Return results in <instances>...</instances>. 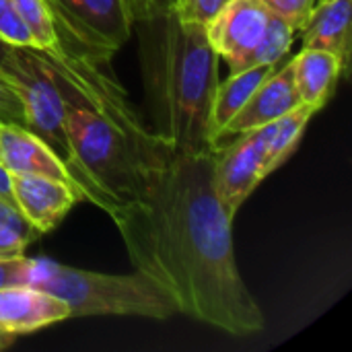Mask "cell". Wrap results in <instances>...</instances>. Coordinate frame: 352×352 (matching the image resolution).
Returning a JSON list of instances; mask_svg holds the SVG:
<instances>
[{"mask_svg": "<svg viewBox=\"0 0 352 352\" xmlns=\"http://www.w3.org/2000/svg\"><path fill=\"white\" fill-rule=\"evenodd\" d=\"M111 221L134 270L159 283L179 314L229 336L264 330V311L235 262L233 217L214 186V151H173Z\"/></svg>", "mask_w": 352, "mask_h": 352, "instance_id": "6da1fadb", "label": "cell"}, {"mask_svg": "<svg viewBox=\"0 0 352 352\" xmlns=\"http://www.w3.org/2000/svg\"><path fill=\"white\" fill-rule=\"evenodd\" d=\"M148 130L175 153L214 151L210 109L219 85V56L206 27L177 8L134 23Z\"/></svg>", "mask_w": 352, "mask_h": 352, "instance_id": "7a4b0ae2", "label": "cell"}, {"mask_svg": "<svg viewBox=\"0 0 352 352\" xmlns=\"http://www.w3.org/2000/svg\"><path fill=\"white\" fill-rule=\"evenodd\" d=\"M29 287L62 299L68 305L70 320L134 316L163 322L179 314L171 295L138 270L132 274H99L52 260H35Z\"/></svg>", "mask_w": 352, "mask_h": 352, "instance_id": "3957f363", "label": "cell"}, {"mask_svg": "<svg viewBox=\"0 0 352 352\" xmlns=\"http://www.w3.org/2000/svg\"><path fill=\"white\" fill-rule=\"evenodd\" d=\"M64 99L66 128L80 167L118 204L130 202L146 173L165 161L146 155L120 126L93 107Z\"/></svg>", "mask_w": 352, "mask_h": 352, "instance_id": "277c9868", "label": "cell"}, {"mask_svg": "<svg viewBox=\"0 0 352 352\" xmlns=\"http://www.w3.org/2000/svg\"><path fill=\"white\" fill-rule=\"evenodd\" d=\"M21 68L14 74V82L19 85L21 97L27 109V130L39 136L70 169L82 198L109 217L120 208L80 167L76 153L72 148L68 128H66V107L60 91L56 89L54 80L47 76L31 47H19Z\"/></svg>", "mask_w": 352, "mask_h": 352, "instance_id": "5b68a950", "label": "cell"}, {"mask_svg": "<svg viewBox=\"0 0 352 352\" xmlns=\"http://www.w3.org/2000/svg\"><path fill=\"white\" fill-rule=\"evenodd\" d=\"M47 4L58 25L105 64L134 31L128 0H47Z\"/></svg>", "mask_w": 352, "mask_h": 352, "instance_id": "8992f818", "label": "cell"}, {"mask_svg": "<svg viewBox=\"0 0 352 352\" xmlns=\"http://www.w3.org/2000/svg\"><path fill=\"white\" fill-rule=\"evenodd\" d=\"M274 130V122L256 130L235 134L237 138L229 144L214 146V186L217 194L235 219L243 202L254 194V190L268 177L266 173V153Z\"/></svg>", "mask_w": 352, "mask_h": 352, "instance_id": "52a82bcc", "label": "cell"}, {"mask_svg": "<svg viewBox=\"0 0 352 352\" xmlns=\"http://www.w3.org/2000/svg\"><path fill=\"white\" fill-rule=\"evenodd\" d=\"M272 14L260 0H231L206 25V35L231 72L254 66V54L266 35Z\"/></svg>", "mask_w": 352, "mask_h": 352, "instance_id": "ba28073f", "label": "cell"}, {"mask_svg": "<svg viewBox=\"0 0 352 352\" xmlns=\"http://www.w3.org/2000/svg\"><path fill=\"white\" fill-rule=\"evenodd\" d=\"M301 103L295 76H293V62L285 60L274 72H270L258 89L252 93L248 103L235 113V118L221 130L219 140L227 136H235L248 130H256L280 120L285 113L295 109ZM217 140V144H219Z\"/></svg>", "mask_w": 352, "mask_h": 352, "instance_id": "9c48e42d", "label": "cell"}, {"mask_svg": "<svg viewBox=\"0 0 352 352\" xmlns=\"http://www.w3.org/2000/svg\"><path fill=\"white\" fill-rule=\"evenodd\" d=\"M12 192L16 208L41 235L56 229L62 219L82 202L70 186L27 173H12Z\"/></svg>", "mask_w": 352, "mask_h": 352, "instance_id": "30bf717a", "label": "cell"}, {"mask_svg": "<svg viewBox=\"0 0 352 352\" xmlns=\"http://www.w3.org/2000/svg\"><path fill=\"white\" fill-rule=\"evenodd\" d=\"M0 148H2V163L12 173H27V175H39V177L62 182L82 198L64 161L31 130L14 124H0Z\"/></svg>", "mask_w": 352, "mask_h": 352, "instance_id": "8fae6325", "label": "cell"}, {"mask_svg": "<svg viewBox=\"0 0 352 352\" xmlns=\"http://www.w3.org/2000/svg\"><path fill=\"white\" fill-rule=\"evenodd\" d=\"M64 320H70L68 305L50 293L23 285L0 289V326L16 336L31 334Z\"/></svg>", "mask_w": 352, "mask_h": 352, "instance_id": "7c38bea8", "label": "cell"}, {"mask_svg": "<svg viewBox=\"0 0 352 352\" xmlns=\"http://www.w3.org/2000/svg\"><path fill=\"white\" fill-rule=\"evenodd\" d=\"M291 62L301 103L320 111L334 95L338 78L346 74L344 62L336 54L318 47H303Z\"/></svg>", "mask_w": 352, "mask_h": 352, "instance_id": "4fadbf2b", "label": "cell"}, {"mask_svg": "<svg viewBox=\"0 0 352 352\" xmlns=\"http://www.w3.org/2000/svg\"><path fill=\"white\" fill-rule=\"evenodd\" d=\"M352 0H320L309 12L303 33V47H318L336 54L346 70L351 60Z\"/></svg>", "mask_w": 352, "mask_h": 352, "instance_id": "5bb4252c", "label": "cell"}, {"mask_svg": "<svg viewBox=\"0 0 352 352\" xmlns=\"http://www.w3.org/2000/svg\"><path fill=\"white\" fill-rule=\"evenodd\" d=\"M280 64H256V66L243 68L239 72H231L229 78L223 80V82L219 80L217 91H214V99H212V109H210V134H212V144L214 146H217L221 130L248 103V99L258 89V85L270 72H274Z\"/></svg>", "mask_w": 352, "mask_h": 352, "instance_id": "9a60e30c", "label": "cell"}, {"mask_svg": "<svg viewBox=\"0 0 352 352\" xmlns=\"http://www.w3.org/2000/svg\"><path fill=\"white\" fill-rule=\"evenodd\" d=\"M318 113L316 107L299 103L295 109L285 113L280 120L274 122V130L268 142V153H266V173L270 175L276 171L299 146L303 132L309 124V120Z\"/></svg>", "mask_w": 352, "mask_h": 352, "instance_id": "2e32d148", "label": "cell"}, {"mask_svg": "<svg viewBox=\"0 0 352 352\" xmlns=\"http://www.w3.org/2000/svg\"><path fill=\"white\" fill-rule=\"evenodd\" d=\"M10 2L27 23L35 41V50L50 52V54L62 50V35L58 29V21L47 0H10Z\"/></svg>", "mask_w": 352, "mask_h": 352, "instance_id": "e0dca14e", "label": "cell"}, {"mask_svg": "<svg viewBox=\"0 0 352 352\" xmlns=\"http://www.w3.org/2000/svg\"><path fill=\"white\" fill-rule=\"evenodd\" d=\"M37 237H41V233L21 214V210L0 200V258L25 256V250Z\"/></svg>", "mask_w": 352, "mask_h": 352, "instance_id": "ac0fdd59", "label": "cell"}, {"mask_svg": "<svg viewBox=\"0 0 352 352\" xmlns=\"http://www.w3.org/2000/svg\"><path fill=\"white\" fill-rule=\"evenodd\" d=\"M293 37H295V29L287 25L283 19L272 14L266 35L254 54V66L256 64H280L283 60H287V54L293 45Z\"/></svg>", "mask_w": 352, "mask_h": 352, "instance_id": "d6986e66", "label": "cell"}, {"mask_svg": "<svg viewBox=\"0 0 352 352\" xmlns=\"http://www.w3.org/2000/svg\"><path fill=\"white\" fill-rule=\"evenodd\" d=\"M0 124H14L27 128V109L19 85L0 70Z\"/></svg>", "mask_w": 352, "mask_h": 352, "instance_id": "ffe728a7", "label": "cell"}, {"mask_svg": "<svg viewBox=\"0 0 352 352\" xmlns=\"http://www.w3.org/2000/svg\"><path fill=\"white\" fill-rule=\"evenodd\" d=\"M0 39L14 47H35L29 27L12 2H8V6L0 12Z\"/></svg>", "mask_w": 352, "mask_h": 352, "instance_id": "44dd1931", "label": "cell"}, {"mask_svg": "<svg viewBox=\"0 0 352 352\" xmlns=\"http://www.w3.org/2000/svg\"><path fill=\"white\" fill-rule=\"evenodd\" d=\"M260 2L270 14L283 19L287 25L299 31L305 25L318 0H260Z\"/></svg>", "mask_w": 352, "mask_h": 352, "instance_id": "7402d4cb", "label": "cell"}, {"mask_svg": "<svg viewBox=\"0 0 352 352\" xmlns=\"http://www.w3.org/2000/svg\"><path fill=\"white\" fill-rule=\"evenodd\" d=\"M35 260L25 256L19 258H0V289L6 287H29L33 276Z\"/></svg>", "mask_w": 352, "mask_h": 352, "instance_id": "603a6c76", "label": "cell"}, {"mask_svg": "<svg viewBox=\"0 0 352 352\" xmlns=\"http://www.w3.org/2000/svg\"><path fill=\"white\" fill-rule=\"evenodd\" d=\"M231 0H182L177 10L186 21L198 23V25H208L223 6H227Z\"/></svg>", "mask_w": 352, "mask_h": 352, "instance_id": "cb8c5ba5", "label": "cell"}, {"mask_svg": "<svg viewBox=\"0 0 352 352\" xmlns=\"http://www.w3.org/2000/svg\"><path fill=\"white\" fill-rule=\"evenodd\" d=\"M130 12L134 23L148 19V16H157L163 12H169L173 8L179 6V0H128Z\"/></svg>", "mask_w": 352, "mask_h": 352, "instance_id": "d4e9b609", "label": "cell"}, {"mask_svg": "<svg viewBox=\"0 0 352 352\" xmlns=\"http://www.w3.org/2000/svg\"><path fill=\"white\" fill-rule=\"evenodd\" d=\"M19 66H21L19 47L8 45L0 39V70L6 72L10 78H14V74L19 72Z\"/></svg>", "mask_w": 352, "mask_h": 352, "instance_id": "484cf974", "label": "cell"}, {"mask_svg": "<svg viewBox=\"0 0 352 352\" xmlns=\"http://www.w3.org/2000/svg\"><path fill=\"white\" fill-rule=\"evenodd\" d=\"M0 200L4 204H10L16 208L14 202V192H12V171L0 161Z\"/></svg>", "mask_w": 352, "mask_h": 352, "instance_id": "4316f807", "label": "cell"}, {"mask_svg": "<svg viewBox=\"0 0 352 352\" xmlns=\"http://www.w3.org/2000/svg\"><path fill=\"white\" fill-rule=\"evenodd\" d=\"M16 338H19V336H16L14 332H10V330H6L4 326H0V351H6L8 346H12Z\"/></svg>", "mask_w": 352, "mask_h": 352, "instance_id": "83f0119b", "label": "cell"}, {"mask_svg": "<svg viewBox=\"0 0 352 352\" xmlns=\"http://www.w3.org/2000/svg\"><path fill=\"white\" fill-rule=\"evenodd\" d=\"M8 2H10V0H0V12L8 6Z\"/></svg>", "mask_w": 352, "mask_h": 352, "instance_id": "f1b7e54d", "label": "cell"}, {"mask_svg": "<svg viewBox=\"0 0 352 352\" xmlns=\"http://www.w3.org/2000/svg\"><path fill=\"white\" fill-rule=\"evenodd\" d=\"M0 161H2V148H0Z\"/></svg>", "mask_w": 352, "mask_h": 352, "instance_id": "f546056e", "label": "cell"}, {"mask_svg": "<svg viewBox=\"0 0 352 352\" xmlns=\"http://www.w3.org/2000/svg\"><path fill=\"white\" fill-rule=\"evenodd\" d=\"M179 2H182V0H179Z\"/></svg>", "mask_w": 352, "mask_h": 352, "instance_id": "4dcf8cb0", "label": "cell"}]
</instances>
